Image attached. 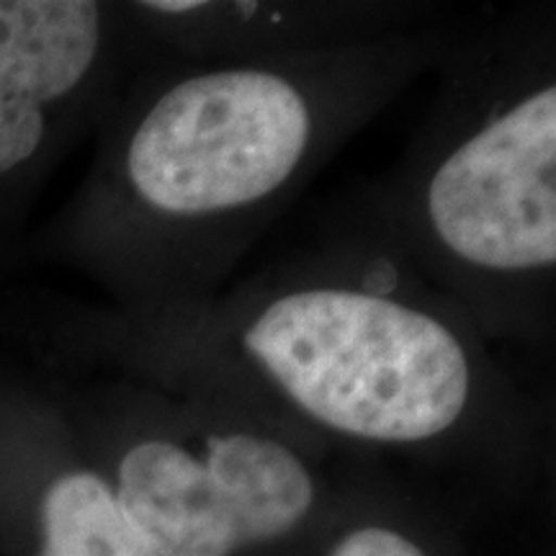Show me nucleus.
<instances>
[{"mask_svg":"<svg viewBox=\"0 0 556 556\" xmlns=\"http://www.w3.org/2000/svg\"><path fill=\"white\" fill-rule=\"evenodd\" d=\"M119 377L217 402L304 446L507 443L539 405L495 343L358 206L323 240L199 302L90 319Z\"/></svg>","mask_w":556,"mask_h":556,"instance_id":"nucleus-1","label":"nucleus"},{"mask_svg":"<svg viewBox=\"0 0 556 556\" xmlns=\"http://www.w3.org/2000/svg\"><path fill=\"white\" fill-rule=\"evenodd\" d=\"M446 18L356 50L204 65L148 52L50 242L122 312L199 302L328 160L458 39Z\"/></svg>","mask_w":556,"mask_h":556,"instance_id":"nucleus-2","label":"nucleus"},{"mask_svg":"<svg viewBox=\"0 0 556 556\" xmlns=\"http://www.w3.org/2000/svg\"><path fill=\"white\" fill-rule=\"evenodd\" d=\"M426 119L358 212L492 343L556 317V5L462 31Z\"/></svg>","mask_w":556,"mask_h":556,"instance_id":"nucleus-3","label":"nucleus"},{"mask_svg":"<svg viewBox=\"0 0 556 556\" xmlns=\"http://www.w3.org/2000/svg\"><path fill=\"white\" fill-rule=\"evenodd\" d=\"M54 402L106 451L116 500L160 556H240L315 516L304 446L253 417L119 374Z\"/></svg>","mask_w":556,"mask_h":556,"instance_id":"nucleus-4","label":"nucleus"},{"mask_svg":"<svg viewBox=\"0 0 556 556\" xmlns=\"http://www.w3.org/2000/svg\"><path fill=\"white\" fill-rule=\"evenodd\" d=\"M148 52L124 3L0 0V206L101 127Z\"/></svg>","mask_w":556,"mask_h":556,"instance_id":"nucleus-5","label":"nucleus"},{"mask_svg":"<svg viewBox=\"0 0 556 556\" xmlns=\"http://www.w3.org/2000/svg\"><path fill=\"white\" fill-rule=\"evenodd\" d=\"M124 9L152 52L204 65L345 52L446 18L417 0H135Z\"/></svg>","mask_w":556,"mask_h":556,"instance_id":"nucleus-6","label":"nucleus"},{"mask_svg":"<svg viewBox=\"0 0 556 556\" xmlns=\"http://www.w3.org/2000/svg\"><path fill=\"white\" fill-rule=\"evenodd\" d=\"M34 556H160L99 469L67 462L41 486Z\"/></svg>","mask_w":556,"mask_h":556,"instance_id":"nucleus-7","label":"nucleus"},{"mask_svg":"<svg viewBox=\"0 0 556 556\" xmlns=\"http://www.w3.org/2000/svg\"><path fill=\"white\" fill-rule=\"evenodd\" d=\"M325 556H430V552L400 526L356 523L332 541Z\"/></svg>","mask_w":556,"mask_h":556,"instance_id":"nucleus-8","label":"nucleus"}]
</instances>
